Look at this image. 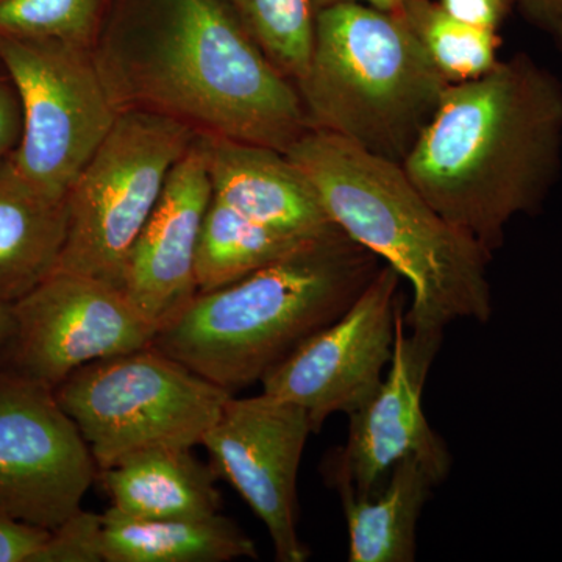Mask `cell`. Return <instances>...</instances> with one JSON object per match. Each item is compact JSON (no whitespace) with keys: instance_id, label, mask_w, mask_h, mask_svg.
<instances>
[{"instance_id":"obj_27","label":"cell","mask_w":562,"mask_h":562,"mask_svg":"<svg viewBox=\"0 0 562 562\" xmlns=\"http://www.w3.org/2000/svg\"><path fill=\"white\" fill-rule=\"evenodd\" d=\"M439 2L461 20L501 32L509 14L519 9L520 0H439Z\"/></svg>"},{"instance_id":"obj_7","label":"cell","mask_w":562,"mask_h":562,"mask_svg":"<svg viewBox=\"0 0 562 562\" xmlns=\"http://www.w3.org/2000/svg\"><path fill=\"white\" fill-rule=\"evenodd\" d=\"M195 138L188 125L154 111H121L66 195L68 233L57 269L121 290L128 250Z\"/></svg>"},{"instance_id":"obj_15","label":"cell","mask_w":562,"mask_h":562,"mask_svg":"<svg viewBox=\"0 0 562 562\" xmlns=\"http://www.w3.org/2000/svg\"><path fill=\"white\" fill-rule=\"evenodd\" d=\"M213 199L247 220L301 238L336 227L301 169L284 151L258 144L199 135Z\"/></svg>"},{"instance_id":"obj_30","label":"cell","mask_w":562,"mask_h":562,"mask_svg":"<svg viewBox=\"0 0 562 562\" xmlns=\"http://www.w3.org/2000/svg\"><path fill=\"white\" fill-rule=\"evenodd\" d=\"M13 313H11V305H3L0 303V353L3 347L9 342L11 331H13Z\"/></svg>"},{"instance_id":"obj_10","label":"cell","mask_w":562,"mask_h":562,"mask_svg":"<svg viewBox=\"0 0 562 562\" xmlns=\"http://www.w3.org/2000/svg\"><path fill=\"white\" fill-rule=\"evenodd\" d=\"M95 475L90 447L54 387L0 371V506L50 531L81 508Z\"/></svg>"},{"instance_id":"obj_18","label":"cell","mask_w":562,"mask_h":562,"mask_svg":"<svg viewBox=\"0 0 562 562\" xmlns=\"http://www.w3.org/2000/svg\"><path fill=\"white\" fill-rule=\"evenodd\" d=\"M446 473L419 457H406L392 468L375 494L344 498L350 562H413L417 524L432 487Z\"/></svg>"},{"instance_id":"obj_26","label":"cell","mask_w":562,"mask_h":562,"mask_svg":"<svg viewBox=\"0 0 562 562\" xmlns=\"http://www.w3.org/2000/svg\"><path fill=\"white\" fill-rule=\"evenodd\" d=\"M22 135V110L20 95L11 80L9 70L0 61V161L9 158Z\"/></svg>"},{"instance_id":"obj_19","label":"cell","mask_w":562,"mask_h":562,"mask_svg":"<svg viewBox=\"0 0 562 562\" xmlns=\"http://www.w3.org/2000/svg\"><path fill=\"white\" fill-rule=\"evenodd\" d=\"M102 520L105 562H227L258 558L249 536L220 513L136 519L110 506Z\"/></svg>"},{"instance_id":"obj_21","label":"cell","mask_w":562,"mask_h":562,"mask_svg":"<svg viewBox=\"0 0 562 562\" xmlns=\"http://www.w3.org/2000/svg\"><path fill=\"white\" fill-rule=\"evenodd\" d=\"M401 14L449 85L480 79L501 61V32L454 16L439 0H406Z\"/></svg>"},{"instance_id":"obj_20","label":"cell","mask_w":562,"mask_h":562,"mask_svg":"<svg viewBox=\"0 0 562 562\" xmlns=\"http://www.w3.org/2000/svg\"><path fill=\"white\" fill-rule=\"evenodd\" d=\"M312 239L247 220L211 199L195 255L198 292L221 290L246 279Z\"/></svg>"},{"instance_id":"obj_25","label":"cell","mask_w":562,"mask_h":562,"mask_svg":"<svg viewBox=\"0 0 562 562\" xmlns=\"http://www.w3.org/2000/svg\"><path fill=\"white\" fill-rule=\"evenodd\" d=\"M49 530L14 519L0 506V562H32Z\"/></svg>"},{"instance_id":"obj_9","label":"cell","mask_w":562,"mask_h":562,"mask_svg":"<svg viewBox=\"0 0 562 562\" xmlns=\"http://www.w3.org/2000/svg\"><path fill=\"white\" fill-rule=\"evenodd\" d=\"M11 313L0 371L54 390L90 362L146 349L158 333L120 288L60 269L13 303Z\"/></svg>"},{"instance_id":"obj_5","label":"cell","mask_w":562,"mask_h":562,"mask_svg":"<svg viewBox=\"0 0 562 562\" xmlns=\"http://www.w3.org/2000/svg\"><path fill=\"white\" fill-rule=\"evenodd\" d=\"M449 87L401 13L360 3L317 11L297 85L310 127L402 165Z\"/></svg>"},{"instance_id":"obj_23","label":"cell","mask_w":562,"mask_h":562,"mask_svg":"<svg viewBox=\"0 0 562 562\" xmlns=\"http://www.w3.org/2000/svg\"><path fill=\"white\" fill-rule=\"evenodd\" d=\"M113 0H0V36L94 49Z\"/></svg>"},{"instance_id":"obj_28","label":"cell","mask_w":562,"mask_h":562,"mask_svg":"<svg viewBox=\"0 0 562 562\" xmlns=\"http://www.w3.org/2000/svg\"><path fill=\"white\" fill-rule=\"evenodd\" d=\"M519 10L536 31L562 52V0H520Z\"/></svg>"},{"instance_id":"obj_6","label":"cell","mask_w":562,"mask_h":562,"mask_svg":"<svg viewBox=\"0 0 562 562\" xmlns=\"http://www.w3.org/2000/svg\"><path fill=\"white\" fill-rule=\"evenodd\" d=\"M99 471L154 449H192L232 392L155 347L90 362L55 387Z\"/></svg>"},{"instance_id":"obj_11","label":"cell","mask_w":562,"mask_h":562,"mask_svg":"<svg viewBox=\"0 0 562 562\" xmlns=\"http://www.w3.org/2000/svg\"><path fill=\"white\" fill-rule=\"evenodd\" d=\"M402 277L384 265L342 316L302 342L261 380L262 392L302 406L313 432L349 416L376 391L394 353Z\"/></svg>"},{"instance_id":"obj_4","label":"cell","mask_w":562,"mask_h":562,"mask_svg":"<svg viewBox=\"0 0 562 562\" xmlns=\"http://www.w3.org/2000/svg\"><path fill=\"white\" fill-rule=\"evenodd\" d=\"M382 266L335 227L246 279L198 292L151 347L222 390H246L342 316Z\"/></svg>"},{"instance_id":"obj_24","label":"cell","mask_w":562,"mask_h":562,"mask_svg":"<svg viewBox=\"0 0 562 562\" xmlns=\"http://www.w3.org/2000/svg\"><path fill=\"white\" fill-rule=\"evenodd\" d=\"M102 514L77 509L49 531L32 562H103Z\"/></svg>"},{"instance_id":"obj_3","label":"cell","mask_w":562,"mask_h":562,"mask_svg":"<svg viewBox=\"0 0 562 562\" xmlns=\"http://www.w3.org/2000/svg\"><path fill=\"white\" fill-rule=\"evenodd\" d=\"M312 184L328 220L412 284V331L492 316V254L443 220L401 162L310 128L286 151Z\"/></svg>"},{"instance_id":"obj_12","label":"cell","mask_w":562,"mask_h":562,"mask_svg":"<svg viewBox=\"0 0 562 562\" xmlns=\"http://www.w3.org/2000/svg\"><path fill=\"white\" fill-rule=\"evenodd\" d=\"M442 333H405L403 308L395 324L390 372L360 408L349 414V436L325 458V482L344 498H362L382 490L398 461L419 457L449 475L452 457L422 406L425 383Z\"/></svg>"},{"instance_id":"obj_8","label":"cell","mask_w":562,"mask_h":562,"mask_svg":"<svg viewBox=\"0 0 562 562\" xmlns=\"http://www.w3.org/2000/svg\"><path fill=\"white\" fill-rule=\"evenodd\" d=\"M0 61L20 95L22 135L11 160L41 191L65 199L121 111L94 49L0 36Z\"/></svg>"},{"instance_id":"obj_2","label":"cell","mask_w":562,"mask_h":562,"mask_svg":"<svg viewBox=\"0 0 562 562\" xmlns=\"http://www.w3.org/2000/svg\"><path fill=\"white\" fill-rule=\"evenodd\" d=\"M402 166L443 220L494 254L560 179L562 81L519 52L450 85Z\"/></svg>"},{"instance_id":"obj_13","label":"cell","mask_w":562,"mask_h":562,"mask_svg":"<svg viewBox=\"0 0 562 562\" xmlns=\"http://www.w3.org/2000/svg\"><path fill=\"white\" fill-rule=\"evenodd\" d=\"M313 427L308 413L272 395H231L202 446L220 476L239 492L268 528L276 560L303 562L297 531V476Z\"/></svg>"},{"instance_id":"obj_22","label":"cell","mask_w":562,"mask_h":562,"mask_svg":"<svg viewBox=\"0 0 562 562\" xmlns=\"http://www.w3.org/2000/svg\"><path fill=\"white\" fill-rule=\"evenodd\" d=\"M277 69L297 87L308 69L312 0H222Z\"/></svg>"},{"instance_id":"obj_14","label":"cell","mask_w":562,"mask_h":562,"mask_svg":"<svg viewBox=\"0 0 562 562\" xmlns=\"http://www.w3.org/2000/svg\"><path fill=\"white\" fill-rule=\"evenodd\" d=\"M211 199L209 166L198 135L169 172L122 268L121 291L158 331L198 294L195 255Z\"/></svg>"},{"instance_id":"obj_1","label":"cell","mask_w":562,"mask_h":562,"mask_svg":"<svg viewBox=\"0 0 562 562\" xmlns=\"http://www.w3.org/2000/svg\"><path fill=\"white\" fill-rule=\"evenodd\" d=\"M94 55L120 111L284 154L312 128L297 87L222 0H113Z\"/></svg>"},{"instance_id":"obj_17","label":"cell","mask_w":562,"mask_h":562,"mask_svg":"<svg viewBox=\"0 0 562 562\" xmlns=\"http://www.w3.org/2000/svg\"><path fill=\"white\" fill-rule=\"evenodd\" d=\"M111 506L136 519H176L220 513L214 465L191 449H154L99 471Z\"/></svg>"},{"instance_id":"obj_16","label":"cell","mask_w":562,"mask_h":562,"mask_svg":"<svg viewBox=\"0 0 562 562\" xmlns=\"http://www.w3.org/2000/svg\"><path fill=\"white\" fill-rule=\"evenodd\" d=\"M68 203L25 179L11 155L0 161V303L13 305L57 269Z\"/></svg>"},{"instance_id":"obj_29","label":"cell","mask_w":562,"mask_h":562,"mask_svg":"<svg viewBox=\"0 0 562 562\" xmlns=\"http://www.w3.org/2000/svg\"><path fill=\"white\" fill-rule=\"evenodd\" d=\"M406 0H312L314 11L330 9V7L344 5V3H360L372 9L387 11V13H401Z\"/></svg>"}]
</instances>
